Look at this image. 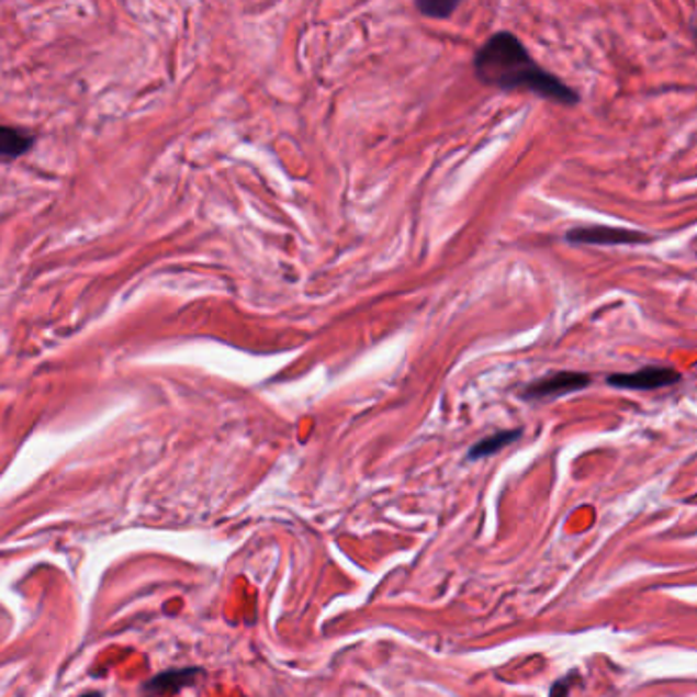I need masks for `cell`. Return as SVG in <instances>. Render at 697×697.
Wrapping results in <instances>:
<instances>
[{
  "mask_svg": "<svg viewBox=\"0 0 697 697\" xmlns=\"http://www.w3.org/2000/svg\"><path fill=\"white\" fill-rule=\"evenodd\" d=\"M475 75L485 87L530 90L559 104H577L578 92L536 64L528 47L514 33L499 31L479 47Z\"/></svg>",
  "mask_w": 697,
  "mask_h": 697,
  "instance_id": "obj_1",
  "label": "cell"
},
{
  "mask_svg": "<svg viewBox=\"0 0 697 697\" xmlns=\"http://www.w3.org/2000/svg\"><path fill=\"white\" fill-rule=\"evenodd\" d=\"M592 385V376L587 372L561 371L547 374L524 389L521 397L526 401L559 400L564 395L577 393Z\"/></svg>",
  "mask_w": 697,
  "mask_h": 697,
  "instance_id": "obj_2",
  "label": "cell"
},
{
  "mask_svg": "<svg viewBox=\"0 0 697 697\" xmlns=\"http://www.w3.org/2000/svg\"><path fill=\"white\" fill-rule=\"evenodd\" d=\"M564 239L575 246H634V244H647L651 241V236L637 232V229H626V227H609V225H583L573 227L566 232Z\"/></svg>",
  "mask_w": 697,
  "mask_h": 697,
  "instance_id": "obj_3",
  "label": "cell"
},
{
  "mask_svg": "<svg viewBox=\"0 0 697 697\" xmlns=\"http://www.w3.org/2000/svg\"><path fill=\"white\" fill-rule=\"evenodd\" d=\"M682 379V372L675 371L673 367H644L640 371L609 374L608 385L628 391H656L677 385Z\"/></svg>",
  "mask_w": 697,
  "mask_h": 697,
  "instance_id": "obj_4",
  "label": "cell"
},
{
  "mask_svg": "<svg viewBox=\"0 0 697 697\" xmlns=\"http://www.w3.org/2000/svg\"><path fill=\"white\" fill-rule=\"evenodd\" d=\"M203 675V671L199 667L168 668L158 675H154L146 685L144 692L146 696H175L182 689L191 687L199 682V677Z\"/></svg>",
  "mask_w": 697,
  "mask_h": 697,
  "instance_id": "obj_5",
  "label": "cell"
},
{
  "mask_svg": "<svg viewBox=\"0 0 697 697\" xmlns=\"http://www.w3.org/2000/svg\"><path fill=\"white\" fill-rule=\"evenodd\" d=\"M35 144V137L19 130V127H9V125H0V160H15L25 156Z\"/></svg>",
  "mask_w": 697,
  "mask_h": 697,
  "instance_id": "obj_6",
  "label": "cell"
},
{
  "mask_svg": "<svg viewBox=\"0 0 697 697\" xmlns=\"http://www.w3.org/2000/svg\"><path fill=\"white\" fill-rule=\"evenodd\" d=\"M519 436H521V430L497 431V434H493L490 438H483L481 442H476V445L469 450V459H487L491 454L499 452L505 446L514 445Z\"/></svg>",
  "mask_w": 697,
  "mask_h": 697,
  "instance_id": "obj_7",
  "label": "cell"
},
{
  "mask_svg": "<svg viewBox=\"0 0 697 697\" xmlns=\"http://www.w3.org/2000/svg\"><path fill=\"white\" fill-rule=\"evenodd\" d=\"M459 7L457 0H419L417 2V11L430 19H448Z\"/></svg>",
  "mask_w": 697,
  "mask_h": 697,
  "instance_id": "obj_8",
  "label": "cell"
},
{
  "mask_svg": "<svg viewBox=\"0 0 697 697\" xmlns=\"http://www.w3.org/2000/svg\"><path fill=\"white\" fill-rule=\"evenodd\" d=\"M569 683H571V679H569V682H566V677H564L563 682L557 683V685H554V687H552V694H550V697H564V696H566V692H569Z\"/></svg>",
  "mask_w": 697,
  "mask_h": 697,
  "instance_id": "obj_9",
  "label": "cell"
},
{
  "mask_svg": "<svg viewBox=\"0 0 697 697\" xmlns=\"http://www.w3.org/2000/svg\"><path fill=\"white\" fill-rule=\"evenodd\" d=\"M78 697H104L101 692H89V694H82V696Z\"/></svg>",
  "mask_w": 697,
  "mask_h": 697,
  "instance_id": "obj_10",
  "label": "cell"
}]
</instances>
